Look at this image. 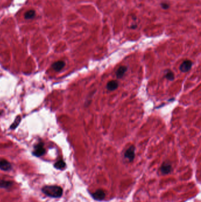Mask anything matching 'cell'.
I'll return each mask as SVG.
<instances>
[{
	"instance_id": "obj_16",
	"label": "cell",
	"mask_w": 201,
	"mask_h": 202,
	"mask_svg": "<svg viewBox=\"0 0 201 202\" xmlns=\"http://www.w3.org/2000/svg\"><path fill=\"white\" fill-rule=\"evenodd\" d=\"M161 7L163 9L166 10L169 8V5L167 3H162L161 4Z\"/></svg>"
},
{
	"instance_id": "obj_4",
	"label": "cell",
	"mask_w": 201,
	"mask_h": 202,
	"mask_svg": "<svg viewBox=\"0 0 201 202\" xmlns=\"http://www.w3.org/2000/svg\"><path fill=\"white\" fill-rule=\"evenodd\" d=\"M192 66V62L190 60H186L181 65L179 69L183 73H186L189 71Z\"/></svg>"
},
{
	"instance_id": "obj_10",
	"label": "cell",
	"mask_w": 201,
	"mask_h": 202,
	"mask_svg": "<svg viewBox=\"0 0 201 202\" xmlns=\"http://www.w3.org/2000/svg\"><path fill=\"white\" fill-rule=\"evenodd\" d=\"M64 66H65V63L63 61H58L54 63L52 65V67L55 71L59 72L64 67Z\"/></svg>"
},
{
	"instance_id": "obj_9",
	"label": "cell",
	"mask_w": 201,
	"mask_h": 202,
	"mask_svg": "<svg viewBox=\"0 0 201 202\" xmlns=\"http://www.w3.org/2000/svg\"><path fill=\"white\" fill-rule=\"evenodd\" d=\"M119 86V83L118 81H111L108 82L106 86L107 89L109 91H113L116 90Z\"/></svg>"
},
{
	"instance_id": "obj_12",
	"label": "cell",
	"mask_w": 201,
	"mask_h": 202,
	"mask_svg": "<svg viewBox=\"0 0 201 202\" xmlns=\"http://www.w3.org/2000/svg\"><path fill=\"white\" fill-rule=\"evenodd\" d=\"M36 16V11L33 10H30L27 11L24 14V18L26 20H32Z\"/></svg>"
},
{
	"instance_id": "obj_1",
	"label": "cell",
	"mask_w": 201,
	"mask_h": 202,
	"mask_svg": "<svg viewBox=\"0 0 201 202\" xmlns=\"http://www.w3.org/2000/svg\"><path fill=\"white\" fill-rule=\"evenodd\" d=\"M41 191L44 194L52 198H59L63 195V189L58 186H45Z\"/></svg>"
},
{
	"instance_id": "obj_7",
	"label": "cell",
	"mask_w": 201,
	"mask_h": 202,
	"mask_svg": "<svg viewBox=\"0 0 201 202\" xmlns=\"http://www.w3.org/2000/svg\"><path fill=\"white\" fill-rule=\"evenodd\" d=\"M161 172L163 175H168L172 171V165L168 162H163L161 168Z\"/></svg>"
},
{
	"instance_id": "obj_15",
	"label": "cell",
	"mask_w": 201,
	"mask_h": 202,
	"mask_svg": "<svg viewBox=\"0 0 201 202\" xmlns=\"http://www.w3.org/2000/svg\"><path fill=\"white\" fill-rule=\"evenodd\" d=\"M165 78L169 81H174V73L171 71H168L165 75Z\"/></svg>"
},
{
	"instance_id": "obj_6",
	"label": "cell",
	"mask_w": 201,
	"mask_h": 202,
	"mask_svg": "<svg viewBox=\"0 0 201 202\" xmlns=\"http://www.w3.org/2000/svg\"><path fill=\"white\" fill-rule=\"evenodd\" d=\"M92 196L95 200H98V201H101L105 199L106 194L103 190L99 189L94 192V193L92 194Z\"/></svg>"
},
{
	"instance_id": "obj_14",
	"label": "cell",
	"mask_w": 201,
	"mask_h": 202,
	"mask_svg": "<svg viewBox=\"0 0 201 202\" xmlns=\"http://www.w3.org/2000/svg\"><path fill=\"white\" fill-rule=\"evenodd\" d=\"M21 117H20V115L17 116V117L15 118V121H14L13 123H12L11 126L10 127V128H11V130H14V129H15V128L18 126V125L20 124V122H21Z\"/></svg>"
},
{
	"instance_id": "obj_8",
	"label": "cell",
	"mask_w": 201,
	"mask_h": 202,
	"mask_svg": "<svg viewBox=\"0 0 201 202\" xmlns=\"http://www.w3.org/2000/svg\"><path fill=\"white\" fill-rule=\"evenodd\" d=\"M14 183L12 181L0 180V188L1 189H9L13 186Z\"/></svg>"
},
{
	"instance_id": "obj_11",
	"label": "cell",
	"mask_w": 201,
	"mask_h": 202,
	"mask_svg": "<svg viewBox=\"0 0 201 202\" xmlns=\"http://www.w3.org/2000/svg\"><path fill=\"white\" fill-rule=\"evenodd\" d=\"M127 67L125 66H121L118 69V70L116 72V76L118 78L120 79V78H122L123 76L124 75L125 73L127 71Z\"/></svg>"
},
{
	"instance_id": "obj_17",
	"label": "cell",
	"mask_w": 201,
	"mask_h": 202,
	"mask_svg": "<svg viewBox=\"0 0 201 202\" xmlns=\"http://www.w3.org/2000/svg\"><path fill=\"white\" fill-rule=\"evenodd\" d=\"M0 115H1V112H0Z\"/></svg>"
},
{
	"instance_id": "obj_13",
	"label": "cell",
	"mask_w": 201,
	"mask_h": 202,
	"mask_svg": "<svg viewBox=\"0 0 201 202\" xmlns=\"http://www.w3.org/2000/svg\"><path fill=\"white\" fill-rule=\"evenodd\" d=\"M54 167L56 168V169H58V170H62V169H64L66 166V164L65 163V162L63 160H60V161H58L57 162H56L54 165Z\"/></svg>"
},
{
	"instance_id": "obj_2",
	"label": "cell",
	"mask_w": 201,
	"mask_h": 202,
	"mask_svg": "<svg viewBox=\"0 0 201 202\" xmlns=\"http://www.w3.org/2000/svg\"><path fill=\"white\" fill-rule=\"evenodd\" d=\"M45 153H46V149L43 147L42 143H39L37 145L35 146L34 151L33 152L34 156L39 157L43 156Z\"/></svg>"
},
{
	"instance_id": "obj_3",
	"label": "cell",
	"mask_w": 201,
	"mask_h": 202,
	"mask_svg": "<svg viewBox=\"0 0 201 202\" xmlns=\"http://www.w3.org/2000/svg\"><path fill=\"white\" fill-rule=\"evenodd\" d=\"M134 151H135V148L134 146H130L126 151L124 154V158L127 159L129 162H132L134 160V157H135Z\"/></svg>"
},
{
	"instance_id": "obj_5",
	"label": "cell",
	"mask_w": 201,
	"mask_h": 202,
	"mask_svg": "<svg viewBox=\"0 0 201 202\" xmlns=\"http://www.w3.org/2000/svg\"><path fill=\"white\" fill-rule=\"evenodd\" d=\"M12 169V165L10 162L6 160H1L0 161V170L5 172L10 171Z\"/></svg>"
}]
</instances>
